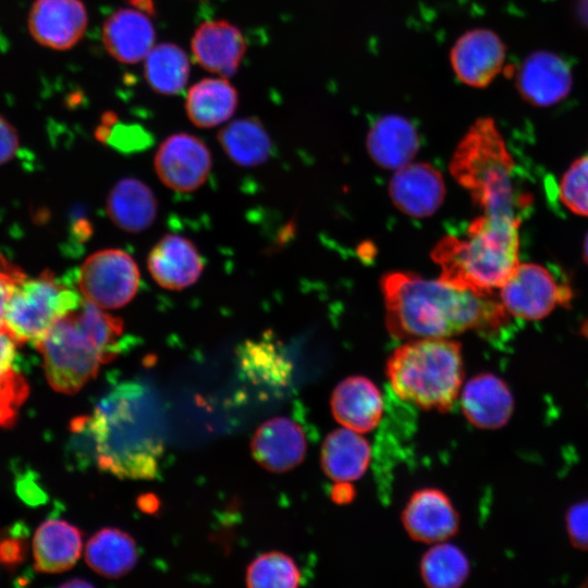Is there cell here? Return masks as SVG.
<instances>
[{
  "mask_svg": "<svg viewBox=\"0 0 588 588\" xmlns=\"http://www.w3.org/2000/svg\"><path fill=\"white\" fill-rule=\"evenodd\" d=\"M387 328L396 339L449 338L467 330H493L506 309L492 293H477L409 272L382 277Z\"/></svg>",
  "mask_w": 588,
  "mask_h": 588,
  "instance_id": "6da1fadb",
  "label": "cell"
},
{
  "mask_svg": "<svg viewBox=\"0 0 588 588\" xmlns=\"http://www.w3.org/2000/svg\"><path fill=\"white\" fill-rule=\"evenodd\" d=\"M519 225L520 217L481 215L465 238L440 240L431 253L440 280L482 294L500 289L519 264Z\"/></svg>",
  "mask_w": 588,
  "mask_h": 588,
  "instance_id": "7a4b0ae2",
  "label": "cell"
},
{
  "mask_svg": "<svg viewBox=\"0 0 588 588\" xmlns=\"http://www.w3.org/2000/svg\"><path fill=\"white\" fill-rule=\"evenodd\" d=\"M143 389L123 385L88 416L98 466L122 478L155 477L162 442L144 415Z\"/></svg>",
  "mask_w": 588,
  "mask_h": 588,
  "instance_id": "3957f363",
  "label": "cell"
},
{
  "mask_svg": "<svg viewBox=\"0 0 588 588\" xmlns=\"http://www.w3.org/2000/svg\"><path fill=\"white\" fill-rule=\"evenodd\" d=\"M387 376L402 400L424 409L448 412L464 378L461 345L446 338L408 342L389 357Z\"/></svg>",
  "mask_w": 588,
  "mask_h": 588,
  "instance_id": "277c9868",
  "label": "cell"
},
{
  "mask_svg": "<svg viewBox=\"0 0 588 588\" xmlns=\"http://www.w3.org/2000/svg\"><path fill=\"white\" fill-rule=\"evenodd\" d=\"M514 160L492 118H479L458 143L451 162L453 177L481 209L516 198Z\"/></svg>",
  "mask_w": 588,
  "mask_h": 588,
  "instance_id": "5b68a950",
  "label": "cell"
},
{
  "mask_svg": "<svg viewBox=\"0 0 588 588\" xmlns=\"http://www.w3.org/2000/svg\"><path fill=\"white\" fill-rule=\"evenodd\" d=\"M83 298L52 272L20 281L7 306L4 328L20 343L37 346L62 317L75 310Z\"/></svg>",
  "mask_w": 588,
  "mask_h": 588,
  "instance_id": "8992f818",
  "label": "cell"
},
{
  "mask_svg": "<svg viewBox=\"0 0 588 588\" xmlns=\"http://www.w3.org/2000/svg\"><path fill=\"white\" fill-rule=\"evenodd\" d=\"M49 384L58 392L74 394L95 378L106 357L77 320L74 310L62 317L37 345Z\"/></svg>",
  "mask_w": 588,
  "mask_h": 588,
  "instance_id": "52a82bcc",
  "label": "cell"
},
{
  "mask_svg": "<svg viewBox=\"0 0 588 588\" xmlns=\"http://www.w3.org/2000/svg\"><path fill=\"white\" fill-rule=\"evenodd\" d=\"M139 286V270L133 258L115 248L98 250L83 262L78 287L84 298L105 308H120L130 303Z\"/></svg>",
  "mask_w": 588,
  "mask_h": 588,
  "instance_id": "ba28073f",
  "label": "cell"
},
{
  "mask_svg": "<svg viewBox=\"0 0 588 588\" xmlns=\"http://www.w3.org/2000/svg\"><path fill=\"white\" fill-rule=\"evenodd\" d=\"M569 296V290L560 284L551 271L530 262H519L500 287L501 303L506 311L525 320L547 317Z\"/></svg>",
  "mask_w": 588,
  "mask_h": 588,
  "instance_id": "9c48e42d",
  "label": "cell"
},
{
  "mask_svg": "<svg viewBox=\"0 0 588 588\" xmlns=\"http://www.w3.org/2000/svg\"><path fill=\"white\" fill-rule=\"evenodd\" d=\"M211 163L207 145L187 133L167 137L154 161L161 182L177 192H192L200 187L209 175Z\"/></svg>",
  "mask_w": 588,
  "mask_h": 588,
  "instance_id": "30bf717a",
  "label": "cell"
},
{
  "mask_svg": "<svg viewBox=\"0 0 588 588\" xmlns=\"http://www.w3.org/2000/svg\"><path fill=\"white\" fill-rule=\"evenodd\" d=\"M88 13L82 0H34L27 16L32 38L40 46L64 51L83 38Z\"/></svg>",
  "mask_w": 588,
  "mask_h": 588,
  "instance_id": "8fae6325",
  "label": "cell"
},
{
  "mask_svg": "<svg viewBox=\"0 0 588 588\" xmlns=\"http://www.w3.org/2000/svg\"><path fill=\"white\" fill-rule=\"evenodd\" d=\"M450 60L462 83L483 88L501 72L505 45L494 32L475 28L458 37L451 49Z\"/></svg>",
  "mask_w": 588,
  "mask_h": 588,
  "instance_id": "7c38bea8",
  "label": "cell"
},
{
  "mask_svg": "<svg viewBox=\"0 0 588 588\" xmlns=\"http://www.w3.org/2000/svg\"><path fill=\"white\" fill-rule=\"evenodd\" d=\"M520 97L535 107L556 105L569 94L573 78L569 65L554 52L538 50L525 58L516 73Z\"/></svg>",
  "mask_w": 588,
  "mask_h": 588,
  "instance_id": "4fadbf2b",
  "label": "cell"
},
{
  "mask_svg": "<svg viewBox=\"0 0 588 588\" xmlns=\"http://www.w3.org/2000/svg\"><path fill=\"white\" fill-rule=\"evenodd\" d=\"M402 522L413 540L425 543L444 541L460 527V517L451 500L433 488L412 494L402 513Z\"/></svg>",
  "mask_w": 588,
  "mask_h": 588,
  "instance_id": "5bb4252c",
  "label": "cell"
},
{
  "mask_svg": "<svg viewBox=\"0 0 588 588\" xmlns=\"http://www.w3.org/2000/svg\"><path fill=\"white\" fill-rule=\"evenodd\" d=\"M246 48L243 33L225 20L204 22L195 29L191 41L197 64L222 77L236 73Z\"/></svg>",
  "mask_w": 588,
  "mask_h": 588,
  "instance_id": "9a60e30c",
  "label": "cell"
},
{
  "mask_svg": "<svg viewBox=\"0 0 588 588\" xmlns=\"http://www.w3.org/2000/svg\"><path fill=\"white\" fill-rule=\"evenodd\" d=\"M389 194L400 211L425 218L433 215L443 203L445 185L441 173L429 163H408L392 176Z\"/></svg>",
  "mask_w": 588,
  "mask_h": 588,
  "instance_id": "2e32d148",
  "label": "cell"
},
{
  "mask_svg": "<svg viewBox=\"0 0 588 588\" xmlns=\"http://www.w3.org/2000/svg\"><path fill=\"white\" fill-rule=\"evenodd\" d=\"M461 407L475 427L494 430L505 426L515 402L507 383L500 377L482 372L469 379L461 392Z\"/></svg>",
  "mask_w": 588,
  "mask_h": 588,
  "instance_id": "e0dca14e",
  "label": "cell"
},
{
  "mask_svg": "<svg viewBox=\"0 0 588 588\" xmlns=\"http://www.w3.org/2000/svg\"><path fill=\"white\" fill-rule=\"evenodd\" d=\"M250 449L261 467L272 473H284L303 462L307 442L299 425L287 417H274L259 426Z\"/></svg>",
  "mask_w": 588,
  "mask_h": 588,
  "instance_id": "ac0fdd59",
  "label": "cell"
},
{
  "mask_svg": "<svg viewBox=\"0 0 588 588\" xmlns=\"http://www.w3.org/2000/svg\"><path fill=\"white\" fill-rule=\"evenodd\" d=\"M101 36L113 59L133 64L144 60L151 50L156 32L148 13L136 8H121L106 19Z\"/></svg>",
  "mask_w": 588,
  "mask_h": 588,
  "instance_id": "d6986e66",
  "label": "cell"
},
{
  "mask_svg": "<svg viewBox=\"0 0 588 588\" xmlns=\"http://www.w3.org/2000/svg\"><path fill=\"white\" fill-rule=\"evenodd\" d=\"M147 265L154 280L160 286L173 291L194 284L204 268L195 245L176 234L164 235L152 247Z\"/></svg>",
  "mask_w": 588,
  "mask_h": 588,
  "instance_id": "ffe728a7",
  "label": "cell"
},
{
  "mask_svg": "<svg viewBox=\"0 0 588 588\" xmlns=\"http://www.w3.org/2000/svg\"><path fill=\"white\" fill-rule=\"evenodd\" d=\"M330 405L338 422L359 433L372 430L383 413L379 389L371 380L362 376L342 380L332 392Z\"/></svg>",
  "mask_w": 588,
  "mask_h": 588,
  "instance_id": "44dd1931",
  "label": "cell"
},
{
  "mask_svg": "<svg viewBox=\"0 0 588 588\" xmlns=\"http://www.w3.org/2000/svg\"><path fill=\"white\" fill-rule=\"evenodd\" d=\"M371 159L381 168L397 170L414 158L419 148V137L413 123L396 114L377 120L367 136Z\"/></svg>",
  "mask_w": 588,
  "mask_h": 588,
  "instance_id": "7402d4cb",
  "label": "cell"
},
{
  "mask_svg": "<svg viewBox=\"0 0 588 588\" xmlns=\"http://www.w3.org/2000/svg\"><path fill=\"white\" fill-rule=\"evenodd\" d=\"M82 532L63 519L45 520L33 539L35 567L44 573H60L71 568L82 553Z\"/></svg>",
  "mask_w": 588,
  "mask_h": 588,
  "instance_id": "603a6c76",
  "label": "cell"
},
{
  "mask_svg": "<svg viewBox=\"0 0 588 588\" xmlns=\"http://www.w3.org/2000/svg\"><path fill=\"white\" fill-rule=\"evenodd\" d=\"M157 207L152 191L133 177L119 181L107 199V212L111 221L131 233L148 229L156 219Z\"/></svg>",
  "mask_w": 588,
  "mask_h": 588,
  "instance_id": "cb8c5ba5",
  "label": "cell"
},
{
  "mask_svg": "<svg viewBox=\"0 0 588 588\" xmlns=\"http://www.w3.org/2000/svg\"><path fill=\"white\" fill-rule=\"evenodd\" d=\"M370 444L359 432L345 427L330 432L321 448V466L332 480L353 481L360 478L370 462Z\"/></svg>",
  "mask_w": 588,
  "mask_h": 588,
  "instance_id": "d4e9b609",
  "label": "cell"
},
{
  "mask_svg": "<svg viewBox=\"0 0 588 588\" xmlns=\"http://www.w3.org/2000/svg\"><path fill=\"white\" fill-rule=\"evenodd\" d=\"M237 103V91L226 77H208L188 89L185 110L193 124L209 128L228 121Z\"/></svg>",
  "mask_w": 588,
  "mask_h": 588,
  "instance_id": "484cf974",
  "label": "cell"
},
{
  "mask_svg": "<svg viewBox=\"0 0 588 588\" xmlns=\"http://www.w3.org/2000/svg\"><path fill=\"white\" fill-rule=\"evenodd\" d=\"M138 558L134 539L118 528H103L87 542L88 566L107 578H119L135 566Z\"/></svg>",
  "mask_w": 588,
  "mask_h": 588,
  "instance_id": "4316f807",
  "label": "cell"
},
{
  "mask_svg": "<svg viewBox=\"0 0 588 588\" xmlns=\"http://www.w3.org/2000/svg\"><path fill=\"white\" fill-rule=\"evenodd\" d=\"M218 140L228 157L243 167L265 162L272 150L270 137L257 118L230 122L219 131Z\"/></svg>",
  "mask_w": 588,
  "mask_h": 588,
  "instance_id": "83f0119b",
  "label": "cell"
},
{
  "mask_svg": "<svg viewBox=\"0 0 588 588\" xmlns=\"http://www.w3.org/2000/svg\"><path fill=\"white\" fill-rule=\"evenodd\" d=\"M144 60V76L154 91L169 96L184 89L191 65L186 52L180 46L172 42L158 44Z\"/></svg>",
  "mask_w": 588,
  "mask_h": 588,
  "instance_id": "f1b7e54d",
  "label": "cell"
},
{
  "mask_svg": "<svg viewBox=\"0 0 588 588\" xmlns=\"http://www.w3.org/2000/svg\"><path fill=\"white\" fill-rule=\"evenodd\" d=\"M420 574L430 588H457L468 577L469 563L457 547L439 543L424 554Z\"/></svg>",
  "mask_w": 588,
  "mask_h": 588,
  "instance_id": "f546056e",
  "label": "cell"
},
{
  "mask_svg": "<svg viewBox=\"0 0 588 588\" xmlns=\"http://www.w3.org/2000/svg\"><path fill=\"white\" fill-rule=\"evenodd\" d=\"M238 359L242 370L255 380L284 383L291 368L284 354L268 336L244 343Z\"/></svg>",
  "mask_w": 588,
  "mask_h": 588,
  "instance_id": "4dcf8cb0",
  "label": "cell"
},
{
  "mask_svg": "<svg viewBox=\"0 0 588 588\" xmlns=\"http://www.w3.org/2000/svg\"><path fill=\"white\" fill-rule=\"evenodd\" d=\"M301 583L295 562L282 552H267L255 559L246 572L248 587L294 588Z\"/></svg>",
  "mask_w": 588,
  "mask_h": 588,
  "instance_id": "1f68e13d",
  "label": "cell"
},
{
  "mask_svg": "<svg viewBox=\"0 0 588 588\" xmlns=\"http://www.w3.org/2000/svg\"><path fill=\"white\" fill-rule=\"evenodd\" d=\"M74 314L101 348L107 363L114 359L120 352V340L123 335L122 319L101 310L86 299H83Z\"/></svg>",
  "mask_w": 588,
  "mask_h": 588,
  "instance_id": "d6a6232c",
  "label": "cell"
},
{
  "mask_svg": "<svg viewBox=\"0 0 588 588\" xmlns=\"http://www.w3.org/2000/svg\"><path fill=\"white\" fill-rule=\"evenodd\" d=\"M95 136L99 142L109 144L121 151L140 150L151 142L150 134L144 127L120 122L113 111H106L101 115Z\"/></svg>",
  "mask_w": 588,
  "mask_h": 588,
  "instance_id": "836d02e7",
  "label": "cell"
},
{
  "mask_svg": "<svg viewBox=\"0 0 588 588\" xmlns=\"http://www.w3.org/2000/svg\"><path fill=\"white\" fill-rule=\"evenodd\" d=\"M560 198L573 213L588 217V155L576 159L563 174Z\"/></svg>",
  "mask_w": 588,
  "mask_h": 588,
  "instance_id": "e575fe53",
  "label": "cell"
},
{
  "mask_svg": "<svg viewBox=\"0 0 588 588\" xmlns=\"http://www.w3.org/2000/svg\"><path fill=\"white\" fill-rule=\"evenodd\" d=\"M565 528L571 544L588 551V500L572 504L565 514Z\"/></svg>",
  "mask_w": 588,
  "mask_h": 588,
  "instance_id": "d590c367",
  "label": "cell"
},
{
  "mask_svg": "<svg viewBox=\"0 0 588 588\" xmlns=\"http://www.w3.org/2000/svg\"><path fill=\"white\" fill-rule=\"evenodd\" d=\"M26 275L15 265L0 255V329L4 328V316L15 285Z\"/></svg>",
  "mask_w": 588,
  "mask_h": 588,
  "instance_id": "8d00e7d4",
  "label": "cell"
},
{
  "mask_svg": "<svg viewBox=\"0 0 588 588\" xmlns=\"http://www.w3.org/2000/svg\"><path fill=\"white\" fill-rule=\"evenodd\" d=\"M20 140L15 127L0 113V164L14 158Z\"/></svg>",
  "mask_w": 588,
  "mask_h": 588,
  "instance_id": "74e56055",
  "label": "cell"
},
{
  "mask_svg": "<svg viewBox=\"0 0 588 588\" xmlns=\"http://www.w3.org/2000/svg\"><path fill=\"white\" fill-rule=\"evenodd\" d=\"M16 340L5 329H0V376L14 369Z\"/></svg>",
  "mask_w": 588,
  "mask_h": 588,
  "instance_id": "f35d334b",
  "label": "cell"
},
{
  "mask_svg": "<svg viewBox=\"0 0 588 588\" xmlns=\"http://www.w3.org/2000/svg\"><path fill=\"white\" fill-rule=\"evenodd\" d=\"M23 554L24 544L20 539L12 536L0 541V560L3 563L10 565L19 563L22 561Z\"/></svg>",
  "mask_w": 588,
  "mask_h": 588,
  "instance_id": "ab89813d",
  "label": "cell"
},
{
  "mask_svg": "<svg viewBox=\"0 0 588 588\" xmlns=\"http://www.w3.org/2000/svg\"><path fill=\"white\" fill-rule=\"evenodd\" d=\"M331 499L336 504H347L355 497V489L350 481H336L331 489Z\"/></svg>",
  "mask_w": 588,
  "mask_h": 588,
  "instance_id": "60d3db41",
  "label": "cell"
},
{
  "mask_svg": "<svg viewBox=\"0 0 588 588\" xmlns=\"http://www.w3.org/2000/svg\"><path fill=\"white\" fill-rule=\"evenodd\" d=\"M577 14L581 24L588 29V0H579Z\"/></svg>",
  "mask_w": 588,
  "mask_h": 588,
  "instance_id": "b9f144b4",
  "label": "cell"
},
{
  "mask_svg": "<svg viewBox=\"0 0 588 588\" xmlns=\"http://www.w3.org/2000/svg\"><path fill=\"white\" fill-rule=\"evenodd\" d=\"M130 4L134 5V8L142 10L149 15L154 13V3L152 0H127Z\"/></svg>",
  "mask_w": 588,
  "mask_h": 588,
  "instance_id": "7bdbcfd3",
  "label": "cell"
},
{
  "mask_svg": "<svg viewBox=\"0 0 588 588\" xmlns=\"http://www.w3.org/2000/svg\"><path fill=\"white\" fill-rule=\"evenodd\" d=\"M86 587V586H91L90 583H87V581H84V580H81V579H75V580H71L69 583H65L62 585V587Z\"/></svg>",
  "mask_w": 588,
  "mask_h": 588,
  "instance_id": "ee69618b",
  "label": "cell"
},
{
  "mask_svg": "<svg viewBox=\"0 0 588 588\" xmlns=\"http://www.w3.org/2000/svg\"><path fill=\"white\" fill-rule=\"evenodd\" d=\"M584 259L586 264L588 265V233L584 241V248H583Z\"/></svg>",
  "mask_w": 588,
  "mask_h": 588,
  "instance_id": "f6af8a7d",
  "label": "cell"
},
{
  "mask_svg": "<svg viewBox=\"0 0 588 588\" xmlns=\"http://www.w3.org/2000/svg\"><path fill=\"white\" fill-rule=\"evenodd\" d=\"M10 371H11V370H10ZM4 375H5V373H4ZM2 376H3V375H2ZM2 376H0V378H1Z\"/></svg>",
  "mask_w": 588,
  "mask_h": 588,
  "instance_id": "bcb514c9",
  "label": "cell"
}]
</instances>
